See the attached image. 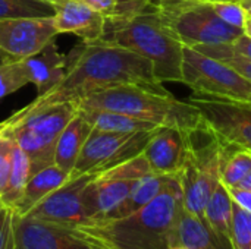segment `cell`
<instances>
[{
  "mask_svg": "<svg viewBox=\"0 0 251 249\" xmlns=\"http://www.w3.org/2000/svg\"><path fill=\"white\" fill-rule=\"evenodd\" d=\"M19 62L28 82L37 87V95H40L62 79L68 66V56L62 54L51 43L41 51Z\"/></svg>",
  "mask_w": 251,
  "mask_h": 249,
  "instance_id": "e0dca14e",
  "label": "cell"
},
{
  "mask_svg": "<svg viewBox=\"0 0 251 249\" xmlns=\"http://www.w3.org/2000/svg\"><path fill=\"white\" fill-rule=\"evenodd\" d=\"M150 172L149 163L141 153L134 158L94 175L82 191L88 223L104 222L125 201L137 181Z\"/></svg>",
  "mask_w": 251,
  "mask_h": 249,
  "instance_id": "9c48e42d",
  "label": "cell"
},
{
  "mask_svg": "<svg viewBox=\"0 0 251 249\" xmlns=\"http://www.w3.org/2000/svg\"><path fill=\"white\" fill-rule=\"evenodd\" d=\"M188 150L190 132L174 126H157L144 147L143 156L151 172L178 175L184 166Z\"/></svg>",
  "mask_w": 251,
  "mask_h": 249,
  "instance_id": "9a60e30c",
  "label": "cell"
},
{
  "mask_svg": "<svg viewBox=\"0 0 251 249\" xmlns=\"http://www.w3.org/2000/svg\"><path fill=\"white\" fill-rule=\"evenodd\" d=\"M199 50L203 54H207L210 57H215L218 60H222L228 65H231L234 69H237L241 75H244L247 79L251 81V62L244 60L235 54H232L226 44H215V45H196L193 47Z\"/></svg>",
  "mask_w": 251,
  "mask_h": 249,
  "instance_id": "f546056e",
  "label": "cell"
},
{
  "mask_svg": "<svg viewBox=\"0 0 251 249\" xmlns=\"http://www.w3.org/2000/svg\"><path fill=\"white\" fill-rule=\"evenodd\" d=\"M57 35L53 16L0 19V50L10 60H22L41 51Z\"/></svg>",
  "mask_w": 251,
  "mask_h": 249,
  "instance_id": "7c38bea8",
  "label": "cell"
},
{
  "mask_svg": "<svg viewBox=\"0 0 251 249\" xmlns=\"http://www.w3.org/2000/svg\"><path fill=\"white\" fill-rule=\"evenodd\" d=\"M54 6V25L59 34L71 32L82 43H96L101 38L106 18L84 0H60Z\"/></svg>",
  "mask_w": 251,
  "mask_h": 249,
  "instance_id": "2e32d148",
  "label": "cell"
},
{
  "mask_svg": "<svg viewBox=\"0 0 251 249\" xmlns=\"http://www.w3.org/2000/svg\"><path fill=\"white\" fill-rule=\"evenodd\" d=\"M44 1H50V3H56V1H60V0H44Z\"/></svg>",
  "mask_w": 251,
  "mask_h": 249,
  "instance_id": "60d3db41",
  "label": "cell"
},
{
  "mask_svg": "<svg viewBox=\"0 0 251 249\" xmlns=\"http://www.w3.org/2000/svg\"><path fill=\"white\" fill-rule=\"evenodd\" d=\"M154 9L188 47L229 44L243 35V29L228 25L213 12L210 1H159L154 3Z\"/></svg>",
  "mask_w": 251,
  "mask_h": 249,
  "instance_id": "52a82bcc",
  "label": "cell"
},
{
  "mask_svg": "<svg viewBox=\"0 0 251 249\" xmlns=\"http://www.w3.org/2000/svg\"><path fill=\"white\" fill-rule=\"evenodd\" d=\"M182 210V188L178 175L147 205L138 211L100 223L74 227L103 249H171Z\"/></svg>",
  "mask_w": 251,
  "mask_h": 249,
  "instance_id": "7a4b0ae2",
  "label": "cell"
},
{
  "mask_svg": "<svg viewBox=\"0 0 251 249\" xmlns=\"http://www.w3.org/2000/svg\"><path fill=\"white\" fill-rule=\"evenodd\" d=\"M182 84L193 94L228 101L251 103V81L231 65L184 45Z\"/></svg>",
  "mask_w": 251,
  "mask_h": 249,
  "instance_id": "ba28073f",
  "label": "cell"
},
{
  "mask_svg": "<svg viewBox=\"0 0 251 249\" xmlns=\"http://www.w3.org/2000/svg\"><path fill=\"white\" fill-rule=\"evenodd\" d=\"M175 245L184 249H232L231 241L218 235L203 217L184 207L175 227Z\"/></svg>",
  "mask_w": 251,
  "mask_h": 249,
  "instance_id": "ac0fdd59",
  "label": "cell"
},
{
  "mask_svg": "<svg viewBox=\"0 0 251 249\" xmlns=\"http://www.w3.org/2000/svg\"><path fill=\"white\" fill-rule=\"evenodd\" d=\"M28 84L19 60H9L0 65V98L16 92Z\"/></svg>",
  "mask_w": 251,
  "mask_h": 249,
  "instance_id": "f1b7e54d",
  "label": "cell"
},
{
  "mask_svg": "<svg viewBox=\"0 0 251 249\" xmlns=\"http://www.w3.org/2000/svg\"><path fill=\"white\" fill-rule=\"evenodd\" d=\"M124 84L169 94L156 78L151 63L143 56L110 43H82L68 54V66L62 79L9 117L21 119L32 112L60 103L76 104L94 92Z\"/></svg>",
  "mask_w": 251,
  "mask_h": 249,
  "instance_id": "6da1fadb",
  "label": "cell"
},
{
  "mask_svg": "<svg viewBox=\"0 0 251 249\" xmlns=\"http://www.w3.org/2000/svg\"><path fill=\"white\" fill-rule=\"evenodd\" d=\"M232 249H251V213L234 203L232 226H231Z\"/></svg>",
  "mask_w": 251,
  "mask_h": 249,
  "instance_id": "83f0119b",
  "label": "cell"
},
{
  "mask_svg": "<svg viewBox=\"0 0 251 249\" xmlns=\"http://www.w3.org/2000/svg\"><path fill=\"white\" fill-rule=\"evenodd\" d=\"M228 191H229L232 201L237 205H240L246 211L251 213V191L243 189V188H228Z\"/></svg>",
  "mask_w": 251,
  "mask_h": 249,
  "instance_id": "e575fe53",
  "label": "cell"
},
{
  "mask_svg": "<svg viewBox=\"0 0 251 249\" xmlns=\"http://www.w3.org/2000/svg\"><path fill=\"white\" fill-rule=\"evenodd\" d=\"M99 41L125 47L147 59L162 84H182L184 44L160 19L154 6L128 19L106 21Z\"/></svg>",
  "mask_w": 251,
  "mask_h": 249,
  "instance_id": "3957f363",
  "label": "cell"
},
{
  "mask_svg": "<svg viewBox=\"0 0 251 249\" xmlns=\"http://www.w3.org/2000/svg\"><path fill=\"white\" fill-rule=\"evenodd\" d=\"M240 3L244 6V9L247 10V13H249V15H251V0H241Z\"/></svg>",
  "mask_w": 251,
  "mask_h": 249,
  "instance_id": "74e56055",
  "label": "cell"
},
{
  "mask_svg": "<svg viewBox=\"0 0 251 249\" xmlns=\"http://www.w3.org/2000/svg\"><path fill=\"white\" fill-rule=\"evenodd\" d=\"M237 188H243V189H249L251 191V172L241 181V183L237 186Z\"/></svg>",
  "mask_w": 251,
  "mask_h": 249,
  "instance_id": "8d00e7d4",
  "label": "cell"
},
{
  "mask_svg": "<svg viewBox=\"0 0 251 249\" xmlns=\"http://www.w3.org/2000/svg\"><path fill=\"white\" fill-rule=\"evenodd\" d=\"M232 213L234 201L229 195L228 188L222 182H219L204 207L203 219L218 235L231 241Z\"/></svg>",
  "mask_w": 251,
  "mask_h": 249,
  "instance_id": "7402d4cb",
  "label": "cell"
},
{
  "mask_svg": "<svg viewBox=\"0 0 251 249\" xmlns=\"http://www.w3.org/2000/svg\"><path fill=\"white\" fill-rule=\"evenodd\" d=\"M71 179V175L62 170L54 163L35 172L29 176L22 197L12 207L16 216H25L32 207H35L43 198L60 188L65 182Z\"/></svg>",
  "mask_w": 251,
  "mask_h": 249,
  "instance_id": "ffe728a7",
  "label": "cell"
},
{
  "mask_svg": "<svg viewBox=\"0 0 251 249\" xmlns=\"http://www.w3.org/2000/svg\"><path fill=\"white\" fill-rule=\"evenodd\" d=\"M171 249H184V248H181V247H176V245H175V247H172Z\"/></svg>",
  "mask_w": 251,
  "mask_h": 249,
  "instance_id": "b9f144b4",
  "label": "cell"
},
{
  "mask_svg": "<svg viewBox=\"0 0 251 249\" xmlns=\"http://www.w3.org/2000/svg\"><path fill=\"white\" fill-rule=\"evenodd\" d=\"M174 176L175 175H160V173H154V172L147 173L140 181H137V183L134 185V188L131 189V192L125 198V201L104 222L121 219V217H125V216H129V214L138 211L140 208L147 205L151 200H154L168 186V183L172 181Z\"/></svg>",
  "mask_w": 251,
  "mask_h": 249,
  "instance_id": "44dd1931",
  "label": "cell"
},
{
  "mask_svg": "<svg viewBox=\"0 0 251 249\" xmlns=\"http://www.w3.org/2000/svg\"><path fill=\"white\" fill-rule=\"evenodd\" d=\"M0 249H15L13 210L0 201Z\"/></svg>",
  "mask_w": 251,
  "mask_h": 249,
  "instance_id": "1f68e13d",
  "label": "cell"
},
{
  "mask_svg": "<svg viewBox=\"0 0 251 249\" xmlns=\"http://www.w3.org/2000/svg\"><path fill=\"white\" fill-rule=\"evenodd\" d=\"M229 51L244 60L251 62V38L247 35H240L237 40H234L232 43L226 44Z\"/></svg>",
  "mask_w": 251,
  "mask_h": 249,
  "instance_id": "836d02e7",
  "label": "cell"
},
{
  "mask_svg": "<svg viewBox=\"0 0 251 249\" xmlns=\"http://www.w3.org/2000/svg\"><path fill=\"white\" fill-rule=\"evenodd\" d=\"M243 32H244V35L251 38V15H249V13H247L246 22H244V26H243Z\"/></svg>",
  "mask_w": 251,
  "mask_h": 249,
  "instance_id": "d590c367",
  "label": "cell"
},
{
  "mask_svg": "<svg viewBox=\"0 0 251 249\" xmlns=\"http://www.w3.org/2000/svg\"><path fill=\"white\" fill-rule=\"evenodd\" d=\"M10 60V57L7 56V54H4L1 50H0V65H3V63H6V62H9Z\"/></svg>",
  "mask_w": 251,
  "mask_h": 249,
  "instance_id": "f35d334b",
  "label": "cell"
},
{
  "mask_svg": "<svg viewBox=\"0 0 251 249\" xmlns=\"http://www.w3.org/2000/svg\"><path fill=\"white\" fill-rule=\"evenodd\" d=\"M159 1H182V0H154V3ZM191 1H213V0H191Z\"/></svg>",
  "mask_w": 251,
  "mask_h": 249,
  "instance_id": "ab89813d",
  "label": "cell"
},
{
  "mask_svg": "<svg viewBox=\"0 0 251 249\" xmlns=\"http://www.w3.org/2000/svg\"><path fill=\"white\" fill-rule=\"evenodd\" d=\"M210 6H212L213 12L224 22H226L231 26L243 29L246 18H247V10L244 9V6L240 1H237V0H213V1H210Z\"/></svg>",
  "mask_w": 251,
  "mask_h": 249,
  "instance_id": "4dcf8cb0",
  "label": "cell"
},
{
  "mask_svg": "<svg viewBox=\"0 0 251 249\" xmlns=\"http://www.w3.org/2000/svg\"><path fill=\"white\" fill-rule=\"evenodd\" d=\"M12 148H13V141L0 134V198L4 192L7 178L10 173V166H12Z\"/></svg>",
  "mask_w": 251,
  "mask_h": 249,
  "instance_id": "d6a6232c",
  "label": "cell"
},
{
  "mask_svg": "<svg viewBox=\"0 0 251 249\" xmlns=\"http://www.w3.org/2000/svg\"><path fill=\"white\" fill-rule=\"evenodd\" d=\"M250 172V151L243 148H229L221 169V182L226 188H237Z\"/></svg>",
  "mask_w": 251,
  "mask_h": 249,
  "instance_id": "484cf974",
  "label": "cell"
},
{
  "mask_svg": "<svg viewBox=\"0 0 251 249\" xmlns=\"http://www.w3.org/2000/svg\"><path fill=\"white\" fill-rule=\"evenodd\" d=\"M153 131L106 132L93 128L78 156L71 178L87 173L97 175L137 157L143 153Z\"/></svg>",
  "mask_w": 251,
  "mask_h": 249,
  "instance_id": "30bf717a",
  "label": "cell"
},
{
  "mask_svg": "<svg viewBox=\"0 0 251 249\" xmlns=\"http://www.w3.org/2000/svg\"><path fill=\"white\" fill-rule=\"evenodd\" d=\"M29 176H31L29 158H28L26 153L18 144L13 142L10 173H9L7 183H6V188H4V192H3L0 201L12 208L18 203V200L22 197Z\"/></svg>",
  "mask_w": 251,
  "mask_h": 249,
  "instance_id": "cb8c5ba5",
  "label": "cell"
},
{
  "mask_svg": "<svg viewBox=\"0 0 251 249\" xmlns=\"http://www.w3.org/2000/svg\"><path fill=\"white\" fill-rule=\"evenodd\" d=\"M91 131L93 125L78 109L75 116L68 122L57 138L53 163L71 175Z\"/></svg>",
  "mask_w": 251,
  "mask_h": 249,
  "instance_id": "d6986e66",
  "label": "cell"
},
{
  "mask_svg": "<svg viewBox=\"0 0 251 249\" xmlns=\"http://www.w3.org/2000/svg\"><path fill=\"white\" fill-rule=\"evenodd\" d=\"M237 1H241V0H237Z\"/></svg>",
  "mask_w": 251,
  "mask_h": 249,
  "instance_id": "7bdbcfd3",
  "label": "cell"
},
{
  "mask_svg": "<svg viewBox=\"0 0 251 249\" xmlns=\"http://www.w3.org/2000/svg\"><path fill=\"white\" fill-rule=\"evenodd\" d=\"M94 173L71 178L60 188L43 198L25 216L65 227H78L88 223V216L82 203V191Z\"/></svg>",
  "mask_w": 251,
  "mask_h": 249,
  "instance_id": "4fadbf2b",
  "label": "cell"
},
{
  "mask_svg": "<svg viewBox=\"0 0 251 249\" xmlns=\"http://www.w3.org/2000/svg\"><path fill=\"white\" fill-rule=\"evenodd\" d=\"M231 147L221 142L203 123L190 132V150L178 179L182 188V207L203 217L204 207L221 182V169Z\"/></svg>",
  "mask_w": 251,
  "mask_h": 249,
  "instance_id": "5b68a950",
  "label": "cell"
},
{
  "mask_svg": "<svg viewBox=\"0 0 251 249\" xmlns=\"http://www.w3.org/2000/svg\"><path fill=\"white\" fill-rule=\"evenodd\" d=\"M97 12H100L106 21L128 19L143 12L150 10L154 6V0H84Z\"/></svg>",
  "mask_w": 251,
  "mask_h": 249,
  "instance_id": "d4e9b609",
  "label": "cell"
},
{
  "mask_svg": "<svg viewBox=\"0 0 251 249\" xmlns=\"http://www.w3.org/2000/svg\"><path fill=\"white\" fill-rule=\"evenodd\" d=\"M78 112L75 103L53 104L21 119L7 117L0 123V134L9 136L28 156L31 175L53 164L57 138Z\"/></svg>",
  "mask_w": 251,
  "mask_h": 249,
  "instance_id": "8992f818",
  "label": "cell"
},
{
  "mask_svg": "<svg viewBox=\"0 0 251 249\" xmlns=\"http://www.w3.org/2000/svg\"><path fill=\"white\" fill-rule=\"evenodd\" d=\"M76 106L79 109L110 110L187 132L196 131L204 123L200 112L190 101H181L171 92L160 94L132 84L104 88L79 100Z\"/></svg>",
  "mask_w": 251,
  "mask_h": 249,
  "instance_id": "277c9868",
  "label": "cell"
},
{
  "mask_svg": "<svg viewBox=\"0 0 251 249\" xmlns=\"http://www.w3.org/2000/svg\"><path fill=\"white\" fill-rule=\"evenodd\" d=\"M54 16V6L44 0H0V19Z\"/></svg>",
  "mask_w": 251,
  "mask_h": 249,
  "instance_id": "4316f807",
  "label": "cell"
},
{
  "mask_svg": "<svg viewBox=\"0 0 251 249\" xmlns=\"http://www.w3.org/2000/svg\"><path fill=\"white\" fill-rule=\"evenodd\" d=\"M200 112L210 132L231 148L251 153V103L228 101L193 94L188 100Z\"/></svg>",
  "mask_w": 251,
  "mask_h": 249,
  "instance_id": "8fae6325",
  "label": "cell"
},
{
  "mask_svg": "<svg viewBox=\"0 0 251 249\" xmlns=\"http://www.w3.org/2000/svg\"><path fill=\"white\" fill-rule=\"evenodd\" d=\"M15 249H103L74 227L16 216L13 213Z\"/></svg>",
  "mask_w": 251,
  "mask_h": 249,
  "instance_id": "5bb4252c",
  "label": "cell"
},
{
  "mask_svg": "<svg viewBox=\"0 0 251 249\" xmlns=\"http://www.w3.org/2000/svg\"><path fill=\"white\" fill-rule=\"evenodd\" d=\"M79 110L90 120L93 128L106 132H140V131H153L157 128V125L151 122L141 120L110 110H97V109H79Z\"/></svg>",
  "mask_w": 251,
  "mask_h": 249,
  "instance_id": "603a6c76",
  "label": "cell"
}]
</instances>
